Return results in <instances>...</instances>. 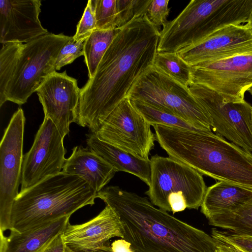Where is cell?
Returning a JSON list of instances; mask_svg holds the SVG:
<instances>
[{
  "label": "cell",
  "mask_w": 252,
  "mask_h": 252,
  "mask_svg": "<svg viewBox=\"0 0 252 252\" xmlns=\"http://www.w3.org/2000/svg\"><path fill=\"white\" fill-rule=\"evenodd\" d=\"M252 199V190L223 181L206 189L201 211L208 219L220 214L235 211Z\"/></svg>",
  "instance_id": "21"
},
{
  "label": "cell",
  "mask_w": 252,
  "mask_h": 252,
  "mask_svg": "<svg viewBox=\"0 0 252 252\" xmlns=\"http://www.w3.org/2000/svg\"><path fill=\"white\" fill-rule=\"evenodd\" d=\"M248 23L252 27V16L250 22Z\"/></svg>",
  "instance_id": "36"
},
{
  "label": "cell",
  "mask_w": 252,
  "mask_h": 252,
  "mask_svg": "<svg viewBox=\"0 0 252 252\" xmlns=\"http://www.w3.org/2000/svg\"><path fill=\"white\" fill-rule=\"evenodd\" d=\"M215 252H219L217 250V249L215 251Z\"/></svg>",
  "instance_id": "37"
},
{
  "label": "cell",
  "mask_w": 252,
  "mask_h": 252,
  "mask_svg": "<svg viewBox=\"0 0 252 252\" xmlns=\"http://www.w3.org/2000/svg\"><path fill=\"white\" fill-rule=\"evenodd\" d=\"M86 39L76 40L71 36L62 47L58 56L55 65L56 70H60L62 67L71 63L77 58L84 56Z\"/></svg>",
  "instance_id": "28"
},
{
  "label": "cell",
  "mask_w": 252,
  "mask_h": 252,
  "mask_svg": "<svg viewBox=\"0 0 252 252\" xmlns=\"http://www.w3.org/2000/svg\"><path fill=\"white\" fill-rule=\"evenodd\" d=\"M39 0H0V42L27 43L48 34L39 16Z\"/></svg>",
  "instance_id": "16"
},
{
  "label": "cell",
  "mask_w": 252,
  "mask_h": 252,
  "mask_svg": "<svg viewBox=\"0 0 252 252\" xmlns=\"http://www.w3.org/2000/svg\"><path fill=\"white\" fill-rule=\"evenodd\" d=\"M66 248L63 233H61L54 238L41 252H65Z\"/></svg>",
  "instance_id": "33"
},
{
  "label": "cell",
  "mask_w": 252,
  "mask_h": 252,
  "mask_svg": "<svg viewBox=\"0 0 252 252\" xmlns=\"http://www.w3.org/2000/svg\"><path fill=\"white\" fill-rule=\"evenodd\" d=\"M150 162L145 193L155 206L173 214L201 207L207 188L200 173L170 157L156 155Z\"/></svg>",
  "instance_id": "6"
},
{
  "label": "cell",
  "mask_w": 252,
  "mask_h": 252,
  "mask_svg": "<svg viewBox=\"0 0 252 252\" xmlns=\"http://www.w3.org/2000/svg\"><path fill=\"white\" fill-rule=\"evenodd\" d=\"M129 99L133 107L151 126L160 125L194 131L203 130L173 113L137 100Z\"/></svg>",
  "instance_id": "24"
},
{
  "label": "cell",
  "mask_w": 252,
  "mask_h": 252,
  "mask_svg": "<svg viewBox=\"0 0 252 252\" xmlns=\"http://www.w3.org/2000/svg\"><path fill=\"white\" fill-rule=\"evenodd\" d=\"M159 33L147 14L120 29L93 77L80 89L77 125L96 131L138 77L154 65Z\"/></svg>",
  "instance_id": "1"
},
{
  "label": "cell",
  "mask_w": 252,
  "mask_h": 252,
  "mask_svg": "<svg viewBox=\"0 0 252 252\" xmlns=\"http://www.w3.org/2000/svg\"><path fill=\"white\" fill-rule=\"evenodd\" d=\"M89 148L112 165L117 171L131 174L148 186L151 175L150 159L136 157L100 140L91 133L86 135Z\"/></svg>",
  "instance_id": "20"
},
{
  "label": "cell",
  "mask_w": 252,
  "mask_h": 252,
  "mask_svg": "<svg viewBox=\"0 0 252 252\" xmlns=\"http://www.w3.org/2000/svg\"><path fill=\"white\" fill-rule=\"evenodd\" d=\"M97 193L83 179L63 172L20 191L13 204L10 230L24 232L93 205Z\"/></svg>",
  "instance_id": "5"
},
{
  "label": "cell",
  "mask_w": 252,
  "mask_h": 252,
  "mask_svg": "<svg viewBox=\"0 0 252 252\" xmlns=\"http://www.w3.org/2000/svg\"><path fill=\"white\" fill-rule=\"evenodd\" d=\"M118 216L123 239L141 252H215L217 241L204 231L155 207L148 198L118 186L96 194Z\"/></svg>",
  "instance_id": "2"
},
{
  "label": "cell",
  "mask_w": 252,
  "mask_h": 252,
  "mask_svg": "<svg viewBox=\"0 0 252 252\" xmlns=\"http://www.w3.org/2000/svg\"><path fill=\"white\" fill-rule=\"evenodd\" d=\"M63 141L53 122L44 117L31 148L23 157L20 191L62 171L66 153Z\"/></svg>",
  "instance_id": "11"
},
{
  "label": "cell",
  "mask_w": 252,
  "mask_h": 252,
  "mask_svg": "<svg viewBox=\"0 0 252 252\" xmlns=\"http://www.w3.org/2000/svg\"><path fill=\"white\" fill-rule=\"evenodd\" d=\"M44 113L64 138L69 132V126L76 123L80 89L77 80L66 71H55L41 85L36 92Z\"/></svg>",
  "instance_id": "14"
},
{
  "label": "cell",
  "mask_w": 252,
  "mask_h": 252,
  "mask_svg": "<svg viewBox=\"0 0 252 252\" xmlns=\"http://www.w3.org/2000/svg\"><path fill=\"white\" fill-rule=\"evenodd\" d=\"M208 220L211 225L252 237V199L235 211L215 215Z\"/></svg>",
  "instance_id": "22"
},
{
  "label": "cell",
  "mask_w": 252,
  "mask_h": 252,
  "mask_svg": "<svg viewBox=\"0 0 252 252\" xmlns=\"http://www.w3.org/2000/svg\"><path fill=\"white\" fill-rule=\"evenodd\" d=\"M66 247L73 251L94 250L107 244L113 238H123L120 221L108 205L95 217L79 224L69 223L63 232Z\"/></svg>",
  "instance_id": "17"
},
{
  "label": "cell",
  "mask_w": 252,
  "mask_h": 252,
  "mask_svg": "<svg viewBox=\"0 0 252 252\" xmlns=\"http://www.w3.org/2000/svg\"><path fill=\"white\" fill-rule=\"evenodd\" d=\"M211 236L216 240L235 246L246 252H252V237L216 229H212Z\"/></svg>",
  "instance_id": "29"
},
{
  "label": "cell",
  "mask_w": 252,
  "mask_h": 252,
  "mask_svg": "<svg viewBox=\"0 0 252 252\" xmlns=\"http://www.w3.org/2000/svg\"><path fill=\"white\" fill-rule=\"evenodd\" d=\"M66 159L62 172L77 176L97 193L113 178L116 170L90 148L74 147Z\"/></svg>",
  "instance_id": "18"
},
{
  "label": "cell",
  "mask_w": 252,
  "mask_h": 252,
  "mask_svg": "<svg viewBox=\"0 0 252 252\" xmlns=\"http://www.w3.org/2000/svg\"><path fill=\"white\" fill-rule=\"evenodd\" d=\"M64 217L24 232L10 230L8 236L0 232V252H41L69 223Z\"/></svg>",
  "instance_id": "19"
},
{
  "label": "cell",
  "mask_w": 252,
  "mask_h": 252,
  "mask_svg": "<svg viewBox=\"0 0 252 252\" xmlns=\"http://www.w3.org/2000/svg\"><path fill=\"white\" fill-rule=\"evenodd\" d=\"M252 53V27L231 24L177 52L190 66L238 54Z\"/></svg>",
  "instance_id": "15"
},
{
  "label": "cell",
  "mask_w": 252,
  "mask_h": 252,
  "mask_svg": "<svg viewBox=\"0 0 252 252\" xmlns=\"http://www.w3.org/2000/svg\"><path fill=\"white\" fill-rule=\"evenodd\" d=\"M96 20V30L117 29L116 0H92Z\"/></svg>",
  "instance_id": "27"
},
{
  "label": "cell",
  "mask_w": 252,
  "mask_h": 252,
  "mask_svg": "<svg viewBox=\"0 0 252 252\" xmlns=\"http://www.w3.org/2000/svg\"><path fill=\"white\" fill-rule=\"evenodd\" d=\"M25 117L21 108L13 114L0 145V228L11 229L13 203L21 181Z\"/></svg>",
  "instance_id": "10"
},
{
  "label": "cell",
  "mask_w": 252,
  "mask_h": 252,
  "mask_svg": "<svg viewBox=\"0 0 252 252\" xmlns=\"http://www.w3.org/2000/svg\"><path fill=\"white\" fill-rule=\"evenodd\" d=\"M188 89L207 112L211 129L232 143L252 152V106L241 100L191 83Z\"/></svg>",
  "instance_id": "8"
},
{
  "label": "cell",
  "mask_w": 252,
  "mask_h": 252,
  "mask_svg": "<svg viewBox=\"0 0 252 252\" xmlns=\"http://www.w3.org/2000/svg\"><path fill=\"white\" fill-rule=\"evenodd\" d=\"M169 0H152L147 15L151 23L157 28L163 26L167 22L170 8Z\"/></svg>",
  "instance_id": "31"
},
{
  "label": "cell",
  "mask_w": 252,
  "mask_h": 252,
  "mask_svg": "<svg viewBox=\"0 0 252 252\" xmlns=\"http://www.w3.org/2000/svg\"><path fill=\"white\" fill-rule=\"evenodd\" d=\"M191 67V83L245 100L252 87V53L203 62Z\"/></svg>",
  "instance_id": "12"
},
{
  "label": "cell",
  "mask_w": 252,
  "mask_h": 252,
  "mask_svg": "<svg viewBox=\"0 0 252 252\" xmlns=\"http://www.w3.org/2000/svg\"><path fill=\"white\" fill-rule=\"evenodd\" d=\"M127 97L173 113L198 128L211 130L209 116L188 87L154 65L138 77Z\"/></svg>",
  "instance_id": "7"
},
{
  "label": "cell",
  "mask_w": 252,
  "mask_h": 252,
  "mask_svg": "<svg viewBox=\"0 0 252 252\" xmlns=\"http://www.w3.org/2000/svg\"><path fill=\"white\" fill-rule=\"evenodd\" d=\"M72 252H141L134 249L131 245L123 238L115 240L112 242H109L101 247L87 251Z\"/></svg>",
  "instance_id": "32"
},
{
  "label": "cell",
  "mask_w": 252,
  "mask_h": 252,
  "mask_svg": "<svg viewBox=\"0 0 252 252\" xmlns=\"http://www.w3.org/2000/svg\"><path fill=\"white\" fill-rule=\"evenodd\" d=\"M152 0H116V27L121 29L134 19L147 14Z\"/></svg>",
  "instance_id": "26"
},
{
  "label": "cell",
  "mask_w": 252,
  "mask_h": 252,
  "mask_svg": "<svg viewBox=\"0 0 252 252\" xmlns=\"http://www.w3.org/2000/svg\"><path fill=\"white\" fill-rule=\"evenodd\" d=\"M93 134L103 141L147 159L156 140L151 126L128 97L118 104Z\"/></svg>",
  "instance_id": "9"
},
{
  "label": "cell",
  "mask_w": 252,
  "mask_h": 252,
  "mask_svg": "<svg viewBox=\"0 0 252 252\" xmlns=\"http://www.w3.org/2000/svg\"><path fill=\"white\" fill-rule=\"evenodd\" d=\"M217 249L219 252H246L235 246L216 240Z\"/></svg>",
  "instance_id": "34"
},
{
  "label": "cell",
  "mask_w": 252,
  "mask_h": 252,
  "mask_svg": "<svg viewBox=\"0 0 252 252\" xmlns=\"http://www.w3.org/2000/svg\"><path fill=\"white\" fill-rule=\"evenodd\" d=\"M160 146L201 174L252 190V153L211 130L153 126Z\"/></svg>",
  "instance_id": "3"
},
{
  "label": "cell",
  "mask_w": 252,
  "mask_h": 252,
  "mask_svg": "<svg viewBox=\"0 0 252 252\" xmlns=\"http://www.w3.org/2000/svg\"><path fill=\"white\" fill-rule=\"evenodd\" d=\"M96 30V20L92 0H88L81 19L78 23L76 32L73 37L79 40L86 39Z\"/></svg>",
  "instance_id": "30"
},
{
  "label": "cell",
  "mask_w": 252,
  "mask_h": 252,
  "mask_svg": "<svg viewBox=\"0 0 252 252\" xmlns=\"http://www.w3.org/2000/svg\"><path fill=\"white\" fill-rule=\"evenodd\" d=\"M227 0H192L159 33L158 52L177 53L205 38L208 18Z\"/></svg>",
  "instance_id": "13"
},
{
  "label": "cell",
  "mask_w": 252,
  "mask_h": 252,
  "mask_svg": "<svg viewBox=\"0 0 252 252\" xmlns=\"http://www.w3.org/2000/svg\"><path fill=\"white\" fill-rule=\"evenodd\" d=\"M120 29L96 30L86 39L84 56L89 78L93 77L102 57Z\"/></svg>",
  "instance_id": "23"
},
{
  "label": "cell",
  "mask_w": 252,
  "mask_h": 252,
  "mask_svg": "<svg viewBox=\"0 0 252 252\" xmlns=\"http://www.w3.org/2000/svg\"><path fill=\"white\" fill-rule=\"evenodd\" d=\"M71 38L49 33L27 43L10 42L0 51V106L21 105L52 73L58 56Z\"/></svg>",
  "instance_id": "4"
},
{
  "label": "cell",
  "mask_w": 252,
  "mask_h": 252,
  "mask_svg": "<svg viewBox=\"0 0 252 252\" xmlns=\"http://www.w3.org/2000/svg\"><path fill=\"white\" fill-rule=\"evenodd\" d=\"M248 91L252 95V87H251Z\"/></svg>",
  "instance_id": "35"
},
{
  "label": "cell",
  "mask_w": 252,
  "mask_h": 252,
  "mask_svg": "<svg viewBox=\"0 0 252 252\" xmlns=\"http://www.w3.org/2000/svg\"><path fill=\"white\" fill-rule=\"evenodd\" d=\"M154 66L186 87L191 83V67L177 53L157 52Z\"/></svg>",
  "instance_id": "25"
}]
</instances>
